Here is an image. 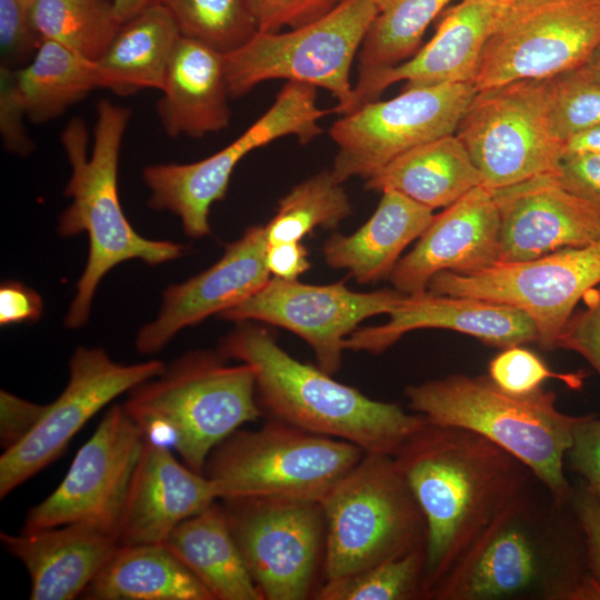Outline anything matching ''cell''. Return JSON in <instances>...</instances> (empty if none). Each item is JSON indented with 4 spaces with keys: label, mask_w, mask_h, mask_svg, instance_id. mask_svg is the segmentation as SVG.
<instances>
[{
    "label": "cell",
    "mask_w": 600,
    "mask_h": 600,
    "mask_svg": "<svg viewBox=\"0 0 600 600\" xmlns=\"http://www.w3.org/2000/svg\"><path fill=\"white\" fill-rule=\"evenodd\" d=\"M426 520L423 599L534 478L511 453L462 428L427 423L393 456Z\"/></svg>",
    "instance_id": "1"
},
{
    "label": "cell",
    "mask_w": 600,
    "mask_h": 600,
    "mask_svg": "<svg viewBox=\"0 0 600 600\" xmlns=\"http://www.w3.org/2000/svg\"><path fill=\"white\" fill-rule=\"evenodd\" d=\"M567 506L546 510L530 488L514 499L431 591L436 600H597L581 528Z\"/></svg>",
    "instance_id": "2"
},
{
    "label": "cell",
    "mask_w": 600,
    "mask_h": 600,
    "mask_svg": "<svg viewBox=\"0 0 600 600\" xmlns=\"http://www.w3.org/2000/svg\"><path fill=\"white\" fill-rule=\"evenodd\" d=\"M238 324L221 340L218 352L251 366L259 404L274 419L392 457L428 423L419 413L373 400L319 367L294 359L268 329L252 321Z\"/></svg>",
    "instance_id": "3"
},
{
    "label": "cell",
    "mask_w": 600,
    "mask_h": 600,
    "mask_svg": "<svg viewBox=\"0 0 600 600\" xmlns=\"http://www.w3.org/2000/svg\"><path fill=\"white\" fill-rule=\"evenodd\" d=\"M129 119L128 108L100 100L90 157L87 154L88 129L82 119L73 118L61 134L72 170L64 194L72 201L60 214L57 231L64 238L83 231L89 237L87 264L64 318L68 329H79L87 323L100 281L117 264L139 259L158 266L182 257L186 251L183 244L140 236L123 213L118 193V166Z\"/></svg>",
    "instance_id": "4"
},
{
    "label": "cell",
    "mask_w": 600,
    "mask_h": 600,
    "mask_svg": "<svg viewBox=\"0 0 600 600\" xmlns=\"http://www.w3.org/2000/svg\"><path fill=\"white\" fill-rule=\"evenodd\" d=\"M409 407L429 423L462 428L498 444L520 460L549 491L557 506L570 503L573 488L564 459L583 416L556 406L553 392L501 390L487 377L451 374L407 387Z\"/></svg>",
    "instance_id": "5"
},
{
    "label": "cell",
    "mask_w": 600,
    "mask_h": 600,
    "mask_svg": "<svg viewBox=\"0 0 600 600\" xmlns=\"http://www.w3.org/2000/svg\"><path fill=\"white\" fill-rule=\"evenodd\" d=\"M226 360L188 352L131 389L122 404L146 437L171 446L199 473L220 442L262 414L251 366Z\"/></svg>",
    "instance_id": "6"
},
{
    "label": "cell",
    "mask_w": 600,
    "mask_h": 600,
    "mask_svg": "<svg viewBox=\"0 0 600 600\" xmlns=\"http://www.w3.org/2000/svg\"><path fill=\"white\" fill-rule=\"evenodd\" d=\"M320 504L324 580L357 573L426 544L424 516L392 456L364 452Z\"/></svg>",
    "instance_id": "7"
},
{
    "label": "cell",
    "mask_w": 600,
    "mask_h": 600,
    "mask_svg": "<svg viewBox=\"0 0 600 600\" xmlns=\"http://www.w3.org/2000/svg\"><path fill=\"white\" fill-rule=\"evenodd\" d=\"M363 453L346 440L273 419L259 429L231 433L211 451L203 474L213 482L219 500L320 502Z\"/></svg>",
    "instance_id": "8"
},
{
    "label": "cell",
    "mask_w": 600,
    "mask_h": 600,
    "mask_svg": "<svg viewBox=\"0 0 600 600\" xmlns=\"http://www.w3.org/2000/svg\"><path fill=\"white\" fill-rule=\"evenodd\" d=\"M376 12L372 0H343L311 23L289 31H258L224 54L230 97H242L263 81L286 79L328 90L337 100L333 112H352L351 67Z\"/></svg>",
    "instance_id": "9"
},
{
    "label": "cell",
    "mask_w": 600,
    "mask_h": 600,
    "mask_svg": "<svg viewBox=\"0 0 600 600\" xmlns=\"http://www.w3.org/2000/svg\"><path fill=\"white\" fill-rule=\"evenodd\" d=\"M316 89L288 81L264 114L214 154L192 163L146 166L142 179L150 190L149 207L179 217L190 238L210 234L211 206L226 197L231 174L244 156L282 137L294 136L307 144L323 132L319 121L333 110L318 107Z\"/></svg>",
    "instance_id": "10"
},
{
    "label": "cell",
    "mask_w": 600,
    "mask_h": 600,
    "mask_svg": "<svg viewBox=\"0 0 600 600\" xmlns=\"http://www.w3.org/2000/svg\"><path fill=\"white\" fill-rule=\"evenodd\" d=\"M477 91L582 67L600 42V0H500Z\"/></svg>",
    "instance_id": "11"
},
{
    "label": "cell",
    "mask_w": 600,
    "mask_h": 600,
    "mask_svg": "<svg viewBox=\"0 0 600 600\" xmlns=\"http://www.w3.org/2000/svg\"><path fill=\"white\" fill-rule=\"evenodd\" d=\"M454 134L491 189L557 174L564 156L551 123L548 79L477 91Z\"/></svg>",
    "instance_id": "12"
},
{
    "label": "cell",
    "mask_w": 600,
    "mask_h": 600,
    "mask_svg": "<svg viewBox=\"0 0 600 600\" xmlns=\"http://www.w3.org/2000/svg\"><path fill=\"white\" fill-rule=\"evenodd\" d=\"M221 501L263 600H304L316 596L326 542L320 502L270 498Z\"/></svg>",
    "instance_id": "13"
},
{
    "label": "cell",
    "mask_w": 600,
    "mask_h": 600,
    "mask_svg": "<svg viewBox=\"0 0 600 600\" xmlns=\"http://www.w3.org/2000/svg\"><path fill=\"white\" fill-rule=\"evenodd\" d=\"M476 93L470 82L403 89L343 114L329 129L338 146L333 177L368 179L406 151L453 134Z\"/></svg>",
    "instance_id": "14"
},
{
    "label": "cell",
    "mask_w": 600,
    "mask_h": 600,
    "mask_svg": "<svg viewBox=\"0 0 600 600\" xmlns=\"http://www.w3.org/2000/svg\"><path fill=\"white\" fill-rule=\"evenodd\" d=\"M599 283L600 240L530 260L497 262L472 273L441 271L427 290L516 308L534 322L538 343L554 349L578 302Z\"/></svg>",
    "instance_id": "15"
},
{
    "label": "cell",
    "mask_w": 600,
    "mask_h": 600,
    "mask_svg": "<svg viewBox=\"0 0 600 600\" xmlns=\"http://www.w3.org/2000/svg\"><path fill=\"white\" fill-rule=\"evenodd\" d=\"M144 439L123 406H112L60 484L28 511L22 531L87 522L117 536Z\"/></svg>",
    "instance_id": "16"
},
{
    "label": "cell",
    "mask_w": 600,
    "mask_h": 600,
    "mask_svg": "<svg viewBox=\"0 0 600 600\" xmlns=\"http://www.w3.org/2000/svg\"><path fill=\"white\" fill-rule=\"evenodd\" d=\"M160 360L124 364L100 348L79 347L69 363V380L47 404L31 433L0 457V498L48 467L72 438L103 407L124 392L160 374Z\"/></svg>",
    "instance_id": "17"
},
{
    "label": "cell",
    "mask_w": 600,
    "mask_h": 600,
    "mask_svg": "<svg viewBox=\"0 0 600 600\" xmlns=\"http://www.w3.org/2000/svg\"><path fill=\"white\" fill-rule=\"evenodd\" d=\"M403 296L397 290L356 292L343 281L307 284L273 277L219 317L237 323L259 321L296 333L312 348L318 367L332 376L340 368L346 339L363 320L389 313Z\"/></svg>",
    "instance_id": "18"
},
{
    "label": "cell",
    "mask_w": 600,
    "mask_h": 600,
    "mask_svg": "<svg viewBox=\"0 0 600 600\" xmlns=\"http://www.w3.org/2000/svg\"><path fill=\"white\" fill-rule=\"evenodd\" d=\"M268 240L262 224L249 227L224 248L222 257L192 278L170 284L162 293L158 317L136 337V349L152 354L163 349L182 329L236 307L270 279L266 263Z\"/></svg>",
    "instance_id": "19"
},
{
    "label": "cell",
    "mask_w": 600,
    "mask_h": 600,
    "mask_svg": "<svg viewBox=\"0 0 600 600\" xmlns=\"http://www.w3.org/2000/svg\"><path fill=\"white\" fill-rule=\"evenodd\" d=\"M500 211L498 262L524 261L600 240V209L540 174L493 189Z\"/></svg>",
    "instance_id": "20"
},
{
    "label": "cell",
    "mask_w": 600,
    "mask_h": 600,
    "mask_svg": "<svg viewBox=\"0 0 600 600\" xmlns=\"http://www.w3.org/2000/svg\"><path fill=\"white\" fill-rule=\"evenodd\" d=\"M500 211L494 190L480 184L439 214L416 247L394 266L389 279L403 294L424 292L441 271L472 273L499 259Z\"/></svg>",
    "instance_id": "21"
},
{
    "label": "cell",
    "mask_w": 600,
    "mask_h": 600,
    "mask_svg": "<svg viewBox=\"0 0 600 600\" xmlns=\"http://www.w3.org/2000/svg\"><path fill=\"white\" fill-rule=\"evenodd\" d=\"M387 323L358 328L344 341V349L378 354L407 332L448 329L498 348L539 341L538 329L524 312L500 303L468 297L424 291L404 294L388 313Z\"/></svg>",
    "instance_id": "22"
},
{
    "label": "cell",
    "mask_w": 600,
    "mask_h": 600,
    "mask_svg": "<svg viewBox=\"0 0 600 600\" xmlns=\"http://www.w3.org/2000/svg\"><path fill=\"white\" fill-rule=\"evenodd\" d=\"M219 500L213 482L146 437L117 529L120 546L163 543L187 518Z\"/></svg>",
    "instance_id": "23"
},
{
    "label": "cell",
    "mask_w": 600,
    "mask_h": 600,
    "mask_svg": "<svg viewBox=\"0 0 600 600\" xmlns=\"http://www.w3.org/2000/svg\"><path fill=\"white\" fill-rule=\"evenodd\" d=\"M501 8L500 0H462L446 11L432 39L407 61L354 89L356 108L378 100L391 84L403 89L473 83L481 53Z\"/></svg>",
    "instance_id": "24"
},
{
    "label": "cell",
    "mask_w": 600,
    "mask_h": 600,
    "mask_svg": "<svg viewBox=\"0 0 600 600\" xmlns=\"http://www.w3.org/2000/svg\"><path fill=\"white\" fill-rule=\"evenodd\" d=\"M6 550L27 569L31 600H72L121 547L117 536L87 522L19 534L0 533Z\"/></svg>",
    "instance_id": "25"
},
{
    "label": "cell",
    "mask_w": 600,
    "mask_h": 600,
    "mask_svg": "<svg viewBox=\"0 0 600 600\" xmlns=\"http://www.w3.org/2000/svg\"><path fill=\"white\" fill-rule=\"evenodd\" d=\"M157 113L172 137L203 138L230 122L224 54L180 36L172 52Z\"/></svg>",
    "instance_id": "26"
},
{
    "label": "cell",
    "mask_w": 600,
    "mask_h": 600,
    "mask_svg": "<svg viewBox=\"0 0 600 600\" xmlns=\"http://www.w3.org/2000/svg\"><path fill=\"white\" fill-rule=\"evenodd\" d=\"M368 221L350 236L332 234L323 246L327 264L346 269L362 284L389 277L400 254L419 238L433 210L394 190L381 192Z\"/></svg>",
    "instance_id": "27"
},
{
    "label": "cell",
    "mask_w": 600,
    "mask_h": 600,
    "mask_svg": "<svg viewBox=\"0 0 600 600\" xmlns=\"http://www.w3.org/2000/svg\"><path fill=\"white\" fill-rule=\"evenodd\" d=\"M483 178L458 137L448 134L412 148L366 179L367 190H394L432 210L446 208Z\"/></svg>",
    "instance_id": "28"
},
{
    "label": "cell",
    "mask_w": 600,
    "mask_h": 600,
    "mask_svg": "<svg viewBox=\"0 0 600 600\" xmlns=\"http://www.w3.org/2000/svg\"><path fill=\"white\" fill-rule=\"evenodd\" d=\"M163 544L214 600H263L232 536L222 503L214 501L180 522Z\"/></svg>",
    "instance_id": "29"
},
{
    "label": "cell",
    "mask_w": 600,
    "mask_h": 600,
    "mask_svg": "<svg viewBox=\"0 0 600 600\" xmlns=\"http://www.w3.org/2000/svg\"><path fill=\"white\" fill-rule=\"evenodd\" d=\"M180 37L170 12L156 2L123 22L96 62L98 88L117 96L161 90Z\"/></svg>",
    "instance_id": "30"
},
{
    "label": "cell",
    "mask_w": 600,
    "mask_h": 600,
    "mask_svg": "<svg viewBox=\"0 0 600 600\" xmlns=\"http://www.w3.org/2000/svg\"><path fill=\"white\" fill-rule=\"evenodd\" d=\"M88 600H214L163 543L121 546L83 591Z\"/></svg>",
    "instance_id": "31"
},
{
    "label": "cell",
    "mask_w": 600,
    "mask_h": 600,
    "mask_svg": "<svg viewBox=\"0 0 600 600\" xmlns=\"http://www.w3.org/2000/svg\"><path fill=\"white\" fill-rule=\"evenodd\" d=\"M16 71L28 119L38 124L98 88L96 62L53 41L41 42L31 61Z\"/></svg>",
    "instance_id": "32"
},
{
    "label": "cell",
    "mask_w": 600,
    "mask_h": 600,
    "mask_svg": "<svg viewBox=\"0 0 600 600\" xmlns=\"http://www.w3.org/2000/svg\"><path fill=\"white\" fill-rule=\"evenodd\" d=\"M376 16L359 50L354 89L419 50L428 26L451 0H372Z\"/></svg>",
    "instance_id": "33"
},
{
    "label": "cell",
    "mask_w": 600,
    "mask_h": 600,
    "mask_svg": "<svg viewBox=\"0 0 600 600\" xmlns=\"http://www.w3.org/2000/svg\"><path fill=\"white\" fill-rule=\"evenodd\" d=\"M29 20L40 43H60L93 62L122 24L110 0H34Z\"/></svg>",
    "instance_id": "34"
},
{
    "label": "cell",
    "mask_w": 600,
    "mask_h": 600,
    "mask_svg": "<svg viewBox=\"0 0 600 600\" xmlns=\"http://www.w3.org/2000/svg\"><path fill=\"white\" fill-rule=\"evenodd\" d=\"M351 213L342 183L330 170L321 171L280 199L276 214L264 224L268 243L301 241L317 228H337Z\"/></svg>",
    "instance_id": "35"
},
{
    "label": "cell",
    "mask_w": 600,
    "mask_h": 600,
    "mask_svg": "<svg viewBox=\"0 0 600 600\" xmlns=\"http://www.w3.org/2000/svg\"><path fill=\"white\" fill-rule=\"evenodd\" d=\"M180 36L227 54L259 31L250 0H159Z\"/></svg>",
    "instance_id": "36"
},
{
    "label": "cell",
    "mask_w": 600,
    "mask_h": 600,
    "mask_svg": "<svg viewBox=\"0 0 600 600\" xmlns=\"http://www.w3.org/2000/svg\"><path fill=\"white\" fill-rule=\"evenodd\" d=\"M426 544L357 573L324 580L318 600L423 599Z\"/></svg>",
    "instance_id": "37"
},
{
    "label": "cell",
    "mask_w": 600,
    "mask_h": 600,
    "mask_svg": "<svg viewBox=\"0 0 600 600\" xmlns=\"http://www.w3.org/2000/svg\"><path fill=\"white\" fill-rule=\"evenodd\" d=\"M548 87L552 128L563 143L600 124V82L581 67L548 79Z\"/></svg>",
    "instance_id": "38"
},
{
    "label": "cell",
    "mask_w": 600,
    "mask_h": 600,
    "mask_svg": "<svg viewBox=\"0 0 600 600\" xmlns=\"http://www.w3.org/2000/svg\"><path fill=\"white\" fill-rule=\"evenodd\" d=\"M488 377L501 390L512 394H529L542 388L548 379L554 378L570 388H579L583 378L581 373H559L523 346L503 349L489 363Z\"/></svg>",
    "instance_id": "39"
},
{
    "label": "cell",
    "mask_w": 600,
    "mask_h": 600,
    "mask_svg": "<svg viewBox=\"0 0 600 600\" xmlns=\"http://www.w3.org/2000/svg\"><path fill=\"white\" fill-rule=\"evenodd\" d=\"M40 44L29 20V7L20 0H0L1 67L23 68Z\"/></svg>",
    "instance_id": "40"
},
{
    "label": "cell",
    "mask_w": 600,
    "mask_h": 600,
    "mask_svg": "<svg viewBox=\"0 0 600 600\" xmlns=\"http://www.w3.org/2000/svg\"><path fill=\"white\" fill-rule=\"evenodd\" d=\"M582 301L583 308L572 313L556 348L579 353L600 376V283L588 290Z\"/></svg>",
    "instance_id": "41"
},
{
    "label": "cell",
    "mask_w": 600,
    "mask_h": 600,
    "mask_svg": "<svg viewBox=\"0 0 600 600\" xmlns=\"http://www.w3.org/2000/svg\"><path fill=\"white\" fill-rule=\"evenodd\" d=\"M24 118L28 119L27 106L17 71L0 67V134L4 149L18 156H29L36 148Z\"/></svg>",
    "instance_id": "42"
},
{
    "label": "cell",
    "mask_w": 600,
    "mask_h": 600,
    "mask_svg": "<svg viewBox=\"0 0 600 600\" xmlns=\"http://www.w3.org/2000/svg\"><path fill=\"white\" fill-rule=\"evenodd\" d=\"M343 0H250L259 31L277 32L311 23Z\"/></svg>",
    "instance_id": "43"
},
{
    "label": "cell",
    "mask_w": 600,
    "mask_h": 600,
    "mask_svg": "<svg viewBox=\"0 0 600 600\" xmlns=\"http://www.w3.org/2000/svg\"><path fill=\"white\" fill-rule=\"evenodd\" d=\"M567 457L571 469L600 503V418L582 417L573 430V441Z\"/></svg>",
    "instance_id": "44"
},
{
    "label": "cell",
    "mask_w": 600,
    "mask_h": 600,
    "mask_svg": "<svg viewBox=\"0 0 600 600\" xmlns=\"http://www.w3.org/2000/svg\"><path fill=\"white\" fill-rule=\"evenodd\" d=\"M47 404L0 392V446L8 451L26 439L42 419Z\"/></svg>",
    "instance_id": "45"
},
{
    "label": "cell",
    "mask_w": 600,
    "mask_h": 600,
    "mask_svg": "<svg viewBox=\"0 0 600 600\" xmlns=\"http://www.w3.org/2000/svg\"><path fill=\"white\" fill-rule=\"evenodd\" d=\"M570 507L583 533L589 573L600 600V503L581 482L573 489Z\"/></svg>",
    "instance_id": "46"
},
{
    "label": "cell",
    "mask_w": 600,
    "mask_h": 600,
    "mask_svg": "<svg viewBox=\"0 0 600 600\" xmlns=\"http://www.w3.org/2000/svg\"><path fill=\"white\" fill-rule=\"evenodd\" d=\"M556 177L564 189L600 209V153L564 154Z\"/></svg>",
    "instance_id": "47"
},
{
    "label": "cell",
    "mask_w": 600,
    "mask_h": 600,
    "mask_svg": "<svg viewBox=\"0 0 600 600\" xmlns=\"http://www.w3.org/2000/svg\"><path fill=\"white\" fill-rule=\"evenodd\" d=\"M43 311L42 299L19 281H3L0 287V324L2 327L38 320Z\"/></svg>",
    "instance_id": "48"
},
{
    "label": "cell",
    "mask_w": 600,
    "mask_h": 600,
    "mask_svg": "<svg viewBox=\"0 0 600 600\" xmlns=\"http://www.w3.org/2000/svg\"><path fill=\"white\" fill-rule=\"evenodd\" d=\"M266 263L270 274L284 280H297L310 268L308 250L300 241L268 243Z\"/></svg>",
    "instance_id": "49"
},
{
    "label": "cell",
    "mask_w": 600,
    "mask_h": 600,
    "mask_svg": "<svg viewBox=\"0 0 600 600\" xmlns=\"http://www.w3.org/2000/svg\"><path fill=\"white\" fill-rule=\"evenodd\" d=\"M579 152L600 153V124L581 131L564 141V154Z\"/></svg>",
    "instance_id": "50"
},
{
    "label": "cell",
    "mask_w": 600,
    "mask_h": 600,
    "mask_svg": "<svg viewBox=\"0 0 600 600\" xmlns=\"http://www.w3.org/2000/svg\"><path fill=\"white\" fill-rule=\"evenodd\" d=\"M121 23L130 20L139 12L159 0H111Z\"/></svg>",
    "instance_id": "51"
},
{
    "label": "cell",
    "mask_w": 600,
    "mask_h": 600,
    "mask_svg": "<svg viewBox=\"0 0 600 600\" xmlns=\"http://www.w3.org/2000/svg\"><path fill=\"white\" fill-rule=\"evenodd\" d=\"M587 74L600 82V42L592 51L587 62L581 67Z\"/></svg>",
    "instance_id": "52"
},
{
    "label": "cell",
    "mask_w": 600,
    "mask_h": 600,
    "mask_svg": "<svg viewBox=\"0 0 600 600\" xmlns=\"http://www.w3.org/2000/svg\"><path fill=\"white\" fill-rule=\"evenodd\" d=\"M24 6L30 7L34 0H20Z\"/></svg>",
    "instance_id": "53"
}]
</instances>
